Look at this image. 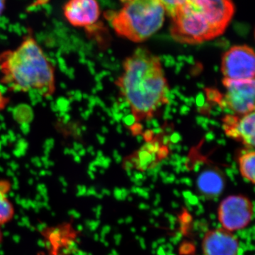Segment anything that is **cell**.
Here are the masks:
<instances>
[{"label": "cell", "mask_w": 255, "mask_h": 255, "mask_svg": "<svg viewBox=\"0 0 255 255\" xmlns=\"http://www.w3.org/2000/svg\"><path fill=\"white\" fill-rule=\"evenodd\" d=\"M171 112H172V113L175 114L177 113V110L176 108L172 109V110H171Z\"/></svg>", "instance_id": "52"}, {"label": "cell", "mask_w": 255, "mask_h": 255, "mask_svg": "<svg viewBox=\"0 0 255 255\" xmlns=\"http://www.w3.org/2000/svg\"><path fill=\"white\" fill-rule=\"evenodd\" d=\"M223 84L226 88L223 99L228 108L240 115L254 112L255 79L248 80H231L223 79Z\"/></svg>", "instance_id": "7"}, {"label": "cell", "mask_w": 255, "mask_h": 255, "mask_svg": "<svg viewBox=\"0 0 255 255\" xmlns=\"http://www.w3.org/2000/svg\"><path fill=\"white\" fill-rule=\"evenodd\" d=\"M239 169L243 179L247 182L254 184L255 167V152L253 149H246L241 150V156L238 159Z\"/></svg>", "instance_id": "14"}, {"label": "cell", "mask_w": 255, "mask_h": 255, "mask_svg": "<svg viewBox=\"0 0 255 255\" xmlns=\"http://www.w3.org/2000/svg\"><path fill=\"white\" fill-rule=\"evenodd\" d=\"M100 7L97 0H68L63 6V14L75 27H89L98 21Z\"/></svg>", "instance_id": "8"}, {"label": "cell", "mask_w": 255, "mask_h": 255, "mask_svg": "<svg viewBox=\"0 0 255 255\" xmlns=\"http://www.w3.org/2000/svg\"><path fill=\"white\" fill-rule=\"evenodd\" d=\"M171 110H172V107H171V106L169 105V104H167V105H166L165 110H164V112H166V113L170 114Z\"/></svg>", "instance_id": "41"}, {"label": "cell", "mask_w": 255, "mask_h": 255, "mask_svg": "<svg viewBox=\"0 0 255 255\" xmlns=\"http://www.w3.org/2000/svg\"><path fill=\"white\" fill-rule=\"evenodd\" d=\"M6 0H0V16L4 12Z\"/></svg>", "instance_id": "29"}, {"label": "cell", "mask_w": 255, "mask_h": 255, "mask_svg": "<svg viewBox=\"0 0 255 255\" xmlns=\"http://www.w3.org/2000/svg\"><path fill=\"white\" fill-rule=\"evenodd\" d=\"M196 85H197V87L200 89H204V87H205L204 84L201 83V82H199V83L196 84Z\"/></svg>", "instance_id": "49"}, {"label": "cell", "mask_w": 255, "mask_h": 255, "mask_svg": "<svg viewBox=\"0 0 255 255\" xmlns=\"http://www.w3.org/2000/svg\"><path fill=\"white\" fill-rule=\"evenodd\" d=\"M158 1L164 6L166 14L172 17L177 10L185 2L186 0H158Z\"/></svg>", "instance_id": "15"}, {"label": "cell", "mask_w": 255, "mask_h": 255, "mask_svg": "<svg viewBox=\"0 0 255 255\" xmlns=\"http://www.w3.org/2000/svg\"><path fill=\"white\" fill-rule=\"evenodd\" d=\"M168 104L170 106L174 105V107H177L179 105V103L175 100H169Z\"/></svg>", "instance_id": "42"}, {"label": "cell", "mask_w": 255, "mask_h": 255, "mask_svg": "<svg viewBox=\"0 0 255 255\" xmlns=\"http://www.w3.org/2000/svg\"><path fill=\"white\" fill-rule=\"evenodd\" d=\"M102 130H103L104 132H108V129H107V128H106V127L102 128Z\"/></svg>", "instance_id": "54"}, {"label": "cell", "mask_w": 255, "mask_h": 255, "mask_svg": "<svg viewBox=\"0 0 255 255\" xmlns=\"http://www.w3.org/2000/svg\"><path fill=\"white\" fill-rule=\"evenodd\" d=\"M176 150H177L178 152H180L182 150V146L179 145V144H177V145H176Z\"/></svg>", "instance_id": "48"}, {"label": "cell", "mask_w": 255, "mask_h": 255, "mask_svg": "<svg viewBox=\"0 0 255 255\" xmlns=\"http://www.w3.org/2000/svg\"><path fill=\"white\" fill-rule=\"evenodd\" d=\"M164 131H165L166 132H167V133H170V132H172V130H173V127H172V126H166L165 127L163 128Z\"/></svg>", "instance_id": "33"}, {"label": "cell", "mask_w": 255, "mask_h": 255, "mask_svg": "<svg viewBox=\"0 0 255 255\" xmlns=\"http://www.w3.org/2000/svg\"><path fill=\"white\" fill-rule=\"evenodd\" d=\"M124 116L128 115V114H130V112H131V110L130 109L125 108L123 110Z\"/></svg>", "instance_id": "46"}, {"label": "cell", "mask_w": 255, "mask_h": 255, "mask_svg": "<svg viewBox=\"0 0 255 255\" xmlns=\"http://www.w3.org/2000/svg\"><path fill=\"white\" fill-rule=\"evenodd\" d=\"M182 140V137L179 132H172V135H169V141L171 142V143L174 144V145H177Z\"/></svg>", "instance_id": "20"}, {"label": "cell", "mask_w": 255, "mask_h": 255, "mask_svg": "<svg viewBox=\"0 0 255 255\" xmlns=\"http://www.w3.org/2000/svg\"><path fill=\"white\" fill-rule=\"evenodd\" d=\"M221 71L224 78L227 80H248L255 79L254 50L246 45L232 47L223 55Z\"/></svg>", "instance_id": "6"}, {"label": "cell", "mask_w": 255, "mask_h": 255, "mask_svg": "<svg viewBox=\"0 0 255 255\" xmlns=\"http://www.w3.org/2000/svg\"><path fill=\"white\" fill-rule=\"evenodd\" d=\"M214 71H216V72L219 71V67H218L217 65H216V66L214 67Z\"/></svg>", "instance_id": "53"}, {"label": "cell", "mask_w": 255, "mask_h": 255, "mask_svg": "<svg viewBox=\"0 0 255 255\" xmlns=\"http://www.w3.org/2000/svg\"><path fill=\"white\" fill-rule=\"evenodd\" d=\"M163 119L164 120H172L173 117H172V115H171L170 114L166 113V112H164Z\"/></svg>", "instance_id": "34"}, {"label": "cell", "mask_w": 255, "mask_h": 255, "mask_svg": "<svg viewBox=\"0 0 255 255\" xmlns=\"http://www.w3.org/2000/svg\"><path fill=\"white\" fill-rule=\"evenodd\" d=\"M1 241H2V233H1V229H0V244H1Z\"/></svg>", "instance_id": "51"}, {"label": "cell", "mask_w": 255, "mask_h": 255, "mask_svg": "<svg viewBox=\"0 0 255 255\" xmlns=\"http://www.w3.org/2000/svg\"><path fill=\"white\" fill-rule=\"evenodd\" d=\"M209 124L214 126V127H216L218 128H220L221 127V124L219 123V122H216V121L215 120H210Z\"/></svg>", "instance_id": "35"}, {"label": "cell", "mask_w": 255, "mask_h": 255, "mask_svg": "<svg viewBox=\"0 0 255 255\" xmlns=\"http://www.w3.org/2000/svg\"><path fill=\"white\" fill-rule=\"evenodd\" d=\"M216 138V135L213 131H208L205 135V140L206 142H210L213 141Z\"/></svg>", "instance_id": "25"}, {"label": "cell", "mask_w": 255, "mask_h": 255, "mask_svg": "<svg viewBox=\"0 0 255 255\" xmlns=\"http://www.w3.org/2000/svg\"><path fill=\"white\" fill-rule=\"evenodd\" d=\"M189 112H190V108L186 105L182 106L180 107V110H179V113L182 116L187 115Z\"/></svg>", "instance_id": "26"}, {"label": "cell", "mask_w": 255, "mask_h": 255, "mask_svg": "<svg viewBox=\"0 0 255 255\" xmlns=\"http://www.w3.org/2000/svg\"><path fill=\"white\" fill-rule=\"evenodd\" d=\"M122 122L124 125L128 128H131L137 122L136 119L134 117L133 114H130L128 115L124 116V118L122 119Z\"/></svg>", "instance_id": "17"}, {"label": "cell", "mask_w": 255, "mask_h": 255, "mask_svg": "<svg viewBox=\"0 0 255 255\" xmlns=\"http://www.w3.org/2000/svg\"><path fill=\"white\" fill-rule=\"evenodd\" d=\"M112 117H114V120L115 121V122H120L121 120H122V119L124 118V114L123 113H119L114 114Z\"/></svg>", "instance_id": "27"}, {"label": "cell", "mask_w": 255, "mask_h": 255, "mask_svg": "<svg viewBox=\"0 0 255 255\" xmlns=\"http://www.w3.org/2000/svg\"><path fill=\"white\" fill-rule=\"evenodd\" d=\"M201 127H202V128L204 129V130H206V131H210V129L209 128V126H208V124H201Z\"/></svg>", "instance_id": "44"}, {"label": "cell", "mask_w": 255, "mask_h": 255, "mask_svg": "<svg viewBox=\"0 0 255 255\" xmlns=\"http://www.w3.org/2000/svg\"><path fill=\"white\" fill-rule=\"evenodd\" d=\"M152 132L154 135H159L164 132V130L162 128H156L152 129Z\"/></svg>", "instance_id": "28"}, {"label": "cell", "mask_w": 255, "mask_h": 255, "mask_svg": "<svg viewBox=\"0 0 255 255\" xmlns=\"http://www.w3.org/2000/svg\"><path fill=\"white\" fill-rule=\"evenodd\" d=\"M136 140L138 143H140L143 140V136L141 134H139V135H136Z\"/></svg>", "instance_id": "43"}, {"label": "cell", "mask_w": 255, "mask_h": 255, "mask_svg": "<svg viewBox=\"0 0 255 255\" xmlns=\"http://www.w3.org/2000/svg\"><path fill=\"white\" fill-rule=\"evenodd\" d=\"M121 147H126V143L124 142H121Z\"/></svg>", "instance_id": "55"}, {"label": "cell", "mask_w": 255, "mask_h": 255, "mask_svg": "<svg viewBox=\"0 0 255 255\" xmlns=\"http://www.w3.org/2000/svg\"><path fill=\"white\" fill-rule=\"evenodd\" d=\"M142 136H143V139L146 142H149L152 141L154 135L153 133H152V130L148 129V130H145V131L144 132Z\"/></svg>", "instance_id": "23"}, {"label": "cell", "mask_w": 255, "mask_h": 255, "mask_svg": "<svg viewBox=\"0 0 255 255\" xmlns=\"http://www.w3.org/2000/svg\"><path fill=\"white\" fill-rule=\"evenodd\" d=\"M197 189L201 195L208 198L219 196L224 189L226 181L219 169H206L197 178Z\"/></svg>", "instance_id": "10"}, {"label": "cell", "mask_w": 255, "mask_h": 255, "mask_svg": "<svg viewBox=\"0 0 255 255\" xmlns=\"http://www.w3.org/2000/svg\"><path fill=\"white\" fill-rule=\"evenodd\" d=\"M206 94L208 101L210 102H212V103H219L220 100H221L223 97L221 94L219 92V90H215V89H206Z\"/></svg>", "instance_id": "16"}, {"label": "cell", "mask_w": 255, "mask_h": 255, "mask_svg": "<svg viewBox=\"0 0 255 255\" xmlns=\"http://www.w3.org/2000/svg\"><path fill=\"white\" fill-rule=\"evenodd\" d=\"M10 188L9 182L0 181V226L9 223L14 217V208L8 198Z\"/></svg>", "instance_id": "13"}, {"label": "cell", "mask_w": 255, "mask_h": 255, "mask_svg": "<svg viewBox=\"0 0 255 255\" xmlns=\"http://www.w3.org/2000/svg\"><path fill=\"white\" fill-rule=\"evenodd\" d=\"M170 142L169 141V135H164L162 138V143L163 144L164 146L168 145V144Z\"/></svg>", "instance_id": "30"}, {"label": "cell", "mask_w": 255, "mask_h": 255, "mask_svg": "<svg viewBox=\"0 0 255 255\" xmlns=\"http://www.w3.org/2000/svg\"><path fill=\"white\" fill-rule=\"evenodd\" d=\"M209 121L210 119L202 117V116H198L196 117V124L199 126H201L203 124H209Z\"/></svg>", "instance_id": "24"}, {"label": "cell", "mask_w": 255, "mask_h": 255, "mask_svg": "<svg viewBox=\"0 0 255 255\" xmlns=\"http://www.w3.org/2000/svg\"><path fill=\"white\" fill-rule=\"evenodd\" d=\"M182 88L183 90H186L185 87H182Z\"/></svg>", "instance_id": "59"}, {"label": "cell", "mask_w": 255, "mask_h": 255, "mask_svg": "<svg viewBox=\"0 0 255 255\" xmlns=\"http://www.w3.org/2000/svg\"><path fill=\"white\" fill-rule=\"evenodd\" d=\"M223 112H224L225 114H227V115H232L234 116L235 114L234 112L232 110H231L230 108H224L223 109Z\"/></svg>", "instance_id": "32"}, {"label": "cell", "mask_w": 255, "mask_h": 255, "mask_svg": "<svg viewBox=\"0 0 255 255\" xmlns=\"http://www.w3.org/2000/svg\"><path fill=\"white\" fill-rule=\"evenodd\" d=\"M217 143L220 145L225 146L227 144V142H226V140H225L224 138H221L217 140Z\"/></svg>", "instance_id": "36"}, {"label": "cell", "mask_w": 255, "mask_h": 255, "mask_svg": "<svg viewBox=\"0 0 255 255\" xmlns=\"http://www.w3.org/2000/svg\"><path fill=\"white\" fill-rule=\"evenodd\" d=\"M130 129L132 135L136 136L139 134H141L142 130H143V126L140 124L135 123L131 128H130Z\"/></svg>", "instance_id": "21"}, {"label": "cell", "mask_w": 255, "mask_h": 255, "mask_svg": "<svg viewBox=\"0 0 255 255\" xmlns=\"http://www.w3.org/2000/svg\"><path fill=\"white\" fill-rule=\"evenodd\" d=\"M167 148H168L169 150H176V145H174V144L171 143V142H169L168 145H167Z\"/></svg>", "instance_id": "40"}, {"label": "cell", "mask_w": 255, "mask_h": 255, "mask_svg": "<svg viewBox=\"0 0 255 255\" xmlns=\"http://www.w3.org/2000/svg\"><path fill=\"white\" fill-rule=\"evenodd\" d=\"M177 124H180L182 123V121H181L180 119H177Z\"/></svg>", "instance_id": "57"}, {"label": "cell", "mask_w": 255, "mask_h": 255, "mask_svg": "<svg viewBox=\"0 0 255 255\" xmlns=\"http://www.w3.org/2000/svg\"><path fill=\"white\" fill-rule=\"evenodd\" d=\"M186 78H187V80H190V76H189V75H186Z\"/></svg>", "instance_id": "58"}, {"label": "cell", "mask_w": 255, "mask_h": 255, "mask_svg": "<svg viewBox=\"0 0 255 255\" xmlns=\"http://www.w3.org/2000/svg\"><path fill=\"white\" fill-rule=\"evenodd\" d=\"M127 159L132 164V169H136L142 172L154 170L159 164H162V160L159 158L157 153L146 150L142 146L140 150Z\"/></svg>", "instance_id": "12"}, {"label": "cell", "mask_w": 255, "mask_h": 255, "mask_svg": "<svg viewBox=\"0 0 255 255\" xmlns=\"http://www.w3.org/2000/svg\"><path fill=\"white\" fill-rule=\"evenodd\" d=\"M187 57L184 56V55H179L177 57L178 62H187Z\"/></svg>", "instance_id": "38"}, {"label": "cell", "mask_w": 255, "mask_h": 255, "mask_svg": "<svg viewBox=\"0 0 255 255\" xmlns=\"http://www.w3.org/2000/svg\"><path fill=\"white\" fill-rule=\"evenodd\" d=\"M204 255H238L239 240L232 232L223 228L210 230L201 243Z\"/></svg>", "instance_id": "9"}, {"label": "cell", "mask_w": 255, "mask_h": 255, "mask_svg": "<svg viewBox=\"0 0 255 255\" xmlns=\"http://www.w3.org/2000/svg\"><path fill=\"white\" fill-rule=\"evenodd\" d=\"M124 73L116 82L128 102L137 121L151 119L156 110L168 104L164 95L169 91L158 57L139 48L124 63Z\"/></svg>", "instance_id": "1"}, {"label": "cell", "mask_w": 255, "mask_h": 255, "mask_svg": "<svg viewBox=\"0 0 255 255\" xmlns=\"http://www.w3.org/2000/svg\"><path fill=\"white\" fill-rule=\"evenodd\" d=\"M146 127L148 128L149 129L152 128V124H151L150 119H147V120H146Z\"/></svg>", "instance_id": "45"}, {"label": "cell", "mask_w": 255, "mask_h": 255, "mask_svg": "<svg viewBox=\"0 0 255 255\" xmlns=\"http://www.w3.org/2000/svg\"><path fill=\"white\" fill-rule=\"evenodd\" d=\"M209 113L210 115L214 116V117H218V116L220 115L219 112H216V111L213 110H210Z\"/></svg>", "instance_id": "39"}, {"label": "cell", "mask_w": 255, "mask_h": 255, "mask_svg": "<svg viewBox=\"0 0 255 255\" xmlns=\"http://www.w3.org/2000/svg\"><path fill=\"white\" fill-rule=\"evenodd\" d=\"M223 121L224 122L225 125L232 127L237 124L238 121H239V118L236 117V116L227 115L223 118Z\"/></svg>", "instance_id": "18"}, {"label": "cell", "mask_w": 255, "mask_h": 255, "mask_svg": "<svg viewBox=\"0 0 255 255\" xmlns=\"http://www.w3.org/2000/svg\"><path fill=\"white\" fill-rule=\"evenodd\" d=\"M235 10L233 0H186L171 17V35L187 44L214 39L227 28Z\"/></svg>", "instance_id": "3"}, {"label": "cell", "mask_w": 255, "mask_h": 255, "mask_svg": "<svg viewBox=\"0 0 255 255\" xmlns=\"http://www.w3.org/2000/svg\"><path fill=\"white\" fill-rule=\"evenodd\" d=\"M164 66H165L166 68H171V67L175 66L176 60H174L173 57L171 56V55H167V58H166V60H164Z\"/></svg>", "instance_id": "22"}, {"label": "cell", "mask_w": 255, "mask_h": 255, "mask_svg": "<svg viewBox=\"0 0 255 255\" xmlns=\"http://www.w3.org/2000/svg\"><path fill=\"white\" fill-rule=\"evenodd\" d=\"M122 1L119 11L108 15L111 26L119 36L139 43L162 28L166 11L158 0Z\"/></svg>", "instance_id": "4"}, {"label": "cell", "mask_w": 255, "mask_h": 255, "mask_svg": "<svg viewBox=\"0 0 255 255\" xmlns=\"http://www.w3.org/2000/svg\"><path fill=\"white\" fill-rule=\"evenodd\" d=\"M187 62L188 63L190 64V65H194L195 64V61H194V58L193 56L187 57Z\"/></svg>", "instance_id": "37"}, {"label": "cell", "mask_w": 255, "mask_h": 255, "mask_svg": "<svg viewBox=\"0 0 255 255\" xmlns=\"http://www.w3.org/2000/svg\"><path fill=\"white\" fill-rule=\"evenodd\" d=\"M99 139H100V141L101 143L103 144L105 143V138L104 137L100 136V135H98Z\"/></svg>", "instance_id": "50"}, {"label": "cell", "mask_w": 255, "mask_h": 255, "mask_svg": "<svg viewBox=\"0 0 255 255\" xmlns=\"http://www.w3.org/2000/svg\"><path fill=\"white\" fill-rule=\"evenodd\" d=\"M1 83L12 91L37 92L48 97L55 91V72L41 46L26 37L12 50L0 54Z\"/></svg>", "instance_id": "2"}, {"label": "cell", "mask_w": 255, "mask_h": 255, "mask_svg": "<svg viewBox=\"0 0 255 255\" xmlns=\"http://www.w3.org/2000/svg\"><path fill=\"white\" fill-rule=\"evenodd\" d=\"M151 124H152V127H154V128H159V122H157V119H151Z\"/></svg>", "instance_id": "31"}, {"label": "cell", "mask_w": 255, "mask_h": 255, "mask_svg": "<svg viewBox=\"0 0 255 255\" xmlns=\"http://www.w3.org/2000/svg\"><path fill=\"white\" fill-rule=\"evenodd\" d=\"M184 150L185 151H187L189 150V147H187V146H184Z\"/></svg>", "instance_id": "56"}, {"label": "cell", "mask_w": 255, "mask_h": 255, "mask_svg": "<svg viewBox=\"0 0 255 255\" xmlns=\"http://www.w3.org/2000/svg\"><path fill=\"white\" fill-rule=\"evenodd\" d=\"M117 132H119V133H122V126L120 124H119L118 126H117Z\"/></svg>", "instance_id": "47"}, {"label": "cell", "mask_w": 255, "mask_h": 255, "mask_svg": "<svg viewBox=\"0 0 255 255\" xmlns=\"http://www.w3.org/2000/svg\"><path fill=\"white\" fill-rule=\"evenodd\" d=\"M206 102V97L204 93L203 92L198 93L195 98V104L197 109L202 108Z\"/></svg>", "instance_id": "19"}, {"label": "cell", "mask_w": 255, "mask_h": 255, "mask_svg": "<svg viewBox=\"0 0 255 255\" xmlns=\"http://www.w3.org/2000/svg\"><path fill=\"white\" fill-rule=\"evenodd\" d=\"M255 112L246 114L239 119L235 129L237 132L238 140H241L246 146L247 149L254 148L255 143Z\"/></svg>", "instance_id": "11"}, {"label": "cell", "mask_w": 255, "mask_h": 255, "mask_svg": "<svg viewBox=\"0 0 255 255\" xmlns=\"http://www.w3.org/2000/svg\"><path fill=\"white\" fill-rule=\"evenodd\" d=\"M254 216L253 201L243 194L228 196L220 203L218 219L223 229L236 232L251 224Z\"/></svg>", "instance_id": "5"}]
</instances>
